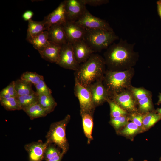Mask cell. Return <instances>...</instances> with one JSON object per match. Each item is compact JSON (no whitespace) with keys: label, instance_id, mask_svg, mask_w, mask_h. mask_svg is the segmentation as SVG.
<instances>
[{"label":"cell","instance_id":"cell-23","mask_svg":"<svg viewBox=\"0 0 161 161\" xmlns=\"http://www.w3.org/2000/svg\"><path fill=\"white\" fill-rule=\"evenodd\" d=\"M38 103L48 114L52 112L57 106L52 94L38 95Z\"/></svg>","mask_w":161,"mask_h":161},{"label":"cell","instance_id":"cell-37","mask_svg":"<svg viewBox=\"0 0 161 161\" xmlns=\"http://www.w3.org/2000/svg\"><path fill=\"white\" fill-rule=\"evenodd\" d=\"M85 5L92 6H99L109 2V0H82Z\"/></svg>","mask_w":161,"mask_h":161},{"label":"cell","instance_id":"cell-4","mask_svg":"<svg viewBox=\"0 0 161 161\" xmlns=\"http://www.w3.org/2000/svg\"><path fill=\"white\" fill-rule=\"evenodd\" d=\"M83 40L94 52H100L107 49L116 40L119 39L114 30L103 29H86Z\"/></svg>","mask_w":161,"mask_h":161},{"label":"cell","instance_id":"cell-33","mask_svg":"<svg viewBox=\"0 0 161 161\" xmlns=\"http://www.w3.org/2000/svg\"><path fill=\"white\" fill-rule=\"evenodd\" d=\"M17 97L18 95L15 88L14 81L11 82L0 92V99Z\"/></svg>","mask_w":161,"mask_h":161},{"label":"cell","instance_id":"cell-42","mask_svg":"<svg viewBox=\"0 0 161 161\" xmlns=\"http://www.w3.org/2000/svg\"><path fill=\"white\" fill-rule=\"evenodd\" d=\"M155 111L156 113L161 115V108H157Z\"/></svg>","mask_w":161,"mask_h":161},{"label":"cell","instance_id":"cell-26","mask_svg":"<svg viewBox=\"0 0 161 161\" xmlns=\"http://www.w3.org/2000/svg\"><path fill=\"white\" fill-rule=\"evenodd\" d=\"M137 112L144 114L155 111L152 97H148L137 101Z\"/></svg>","mask_w":161,"mask_h":161},{"label":"cell","instance_id":"cell-8","mask_svg":"<svg viewBox=\"0 0 161 161\" xmlns=\"http://www.w3.org/2000/svg\"><path fill=\"white\" fill-rule=\"evenodd\" d=\"M75 22L85 29H103L113 30L106 20L95 17L87 10Z\"/></svg>","mask_w":161,"mask_h":161},{"label":"cell","instance_id":"cell-17","mask_svg":"<svg viewBox=\"0 0 161 161\" xmlns=\"http://www.w3.org/2000/svg\"><path fill=\"white\" fill-rule=\"evenodd\" d=\"M47 31L49 41L61 45L68 42L63 25H52Z\"/></svg>","mask_w":161,"mask_h":161},{"label":"cell","instance_id":"cell-43","mask_svg":"<svg viewBox=\"0 0 161 161\" xmlns=\"http://www.w3.org/2000/svg\"><path fill=\"white\" fill-rule=\"evenodd\" d=\"M157 6L161 8V0L158 1L157 2Z\"/></svg>","mask_w":161,"mask_h":161},{"label":"cell","instance_id":"cell-9","mask_svg":"<svg viewBox=\"0 0 161 161\" xmlns=\"http://www.w3.org/2000/svg\"><path fill=\"white\" fill-rule=\"evenodd\" d=\"M109 98L129 114L137 112V101L129 89L112 95Z\"/></svg>","mask_w":161,"mask_h":161},{"label":"cell","instance_id":"cell-31","mask_svg":"<svg viewBox=\"0 0 161 161\" xmlns=\"http://www.w3.org/2000/svg\"><path fill=\"white\" fill-rule=\"evenodd\" d=\"M129 121L128 115L110 118L109 123L116 132L124 127Z\"/></svg>","mask_w":161,"mask_h":161},{"label":"cell","instance_id":"cell-12","mask_svg":"<svg viewBox=\"0 0 161 161\" xmlns=\"http://www.w3.org/2000/svg\"><path fill=\"white\" fill-rule=\"evenodd\" d=\"M90 91L93 102L97 107L107 102L109 95L103 83V79L98 80L87 87Z\"/></svg>","mask_w":161,"mask_h":161},{"label":"cell","instance_id":"cell-24","mask_svg":"<svg viewBox=\"0 0 161 161\" xmlns=\"http://www.w3.org/2000/svg\"><path fill=\"white\" fill-rule=\"evenodd\" d=\"M47 30L43 21H35L31 19L28 21L27 38L31 37Z\"/></svg>","mask_w":161,"mask_h":161},{"label":"cell","instance_id":"cell-45","mask_svg":"<svg viewBox=\"0 0 161 161\" xmlns=\"http://www.w3.org/2000/svg\"><path fill=\"white\" fill-rule=\"evenodd\" d=\"M140 161H148L147 160H143Z\"/></svg>","mask_w":161,"mask_h":161},{"label":"cell","instance_id":"cell-38","mask_svg":"<svg viewBox=\"0 0 161 161\" xmlns=\"http://www.w3.org/2000/svg\"><path fill=\"white\" fill-rule=\"evenodd\" d=\"M34 14L33 12L30 10L25 11L23 14L22 17L23 19L25 21H28L32 19Z\"/></svg>","mask_w":161,"mask_h":161},{"label":"cell","instance_id":"cell-30","mask_svg":"<svg viewBox=\"0 0 161 161\" xmlns=\"http://www.w3.org/2000/svg\"><path fill=\"white\" fill-rule=\"evenodd\" d=\"M129 89L137 101L152 96L151 91L143 87H136L132 86Z\"/></svg>","mask_w":161,"mask_h":161},{"label":"cell","instance_id":"cell-29","mask_svg":"<svg viewBox=\"0 0 161 161\" xmlns=\"http://www.w3.org/2000/svg\"><path fill=\"white\" fill-rule=\"evenodd\" d=\"M110 109V118L128 115L129 113L114 101L109 99L107 100Z\"/></svg>","mask_w":161,"mask_h":161},{"label":"cell","instance_id":"cell-36","mask_svg":"<svg viewBox=\"0 0 161 161\" xmlns=\"http://www.w3.org/2000/svg\"><path fill=\"white\" fill-rule=\"evenodd\" d=\"M143 114L136 112L129 114L128 117L129 121L134 123L142 129L143 131Z\"/></svg>","mask_w":161,"mask_h":161},{"label":"cell","instance_id":"cell-5","mask_svg":"<svg viewBox=\"0 0 161 161\" xmlns=\"http://www.w3.org/2000/svg\"><path fill=\"white\" fill-rule=\"evenodd\" d=\"M70 119V115L67 114L62 120L52 123L46 136V141L49 144L53 143L57 146L64 154L69 148L66 129Z\"/></svg>","mask_w":161,"mask_h":161},{"label":"cell","instance_id":"cell-7","mask_svg":"<svg viewBox=\"0 0 161 161\" xmlns=\"http://www.w3.org/2000/svg\"><path fill=\"white\" fill-rule=\"evenodd\" d=\"M64 68L75 71L80 64L75 58L72 44L67 42L61 46L59 59L56 64Z\"/></svg>","mask_w":161,"mask_h":161},{"label":"cell","instance_id":"cell-34","mask_svg":"<svg viewBox=\"0 0 161 161\" xmlns=\"http://www.w3.org/2000/svg\"><path fill=\"white\" fill-rule=\"evenodd\" d=\"M59 148H56L52 144H49L45 152L44 158L45 160L50 159L60 154L62 152Z\"/></svg>","mask_w":161,"mask_h":161},{"label":"cell","instance_id":"cell-19","mask_svg":"<svg viewBox=\"0 0 161 161\" xmlns=\"http://www.w3.org/2000/svg\"><path fill=\"white\" fill-rule=\"evenodd\" d=\"M26 39L38 52L42 50L50 43L47 30L34 36L27 38Z\"/></svg>","mask_w":161,"mask_h":161},{"label":"cell","instance_id":"cell-15","mask_svg":"<svg viewBox=\"0 0 161 161\" xmlns=\"http://www.w3.org/2000/svg\"><path fill=\"white\" fill-rule=\"evenodd\" d=\"M72 45L75 58L80 64L86 61L95 53L83 40Z\"/></svg>","mask_w":161,"mask_h":161},{"label":"cell","instance_id":"cell-25","mask_svg":"<svg viewBox=\"0 0 161 161\" xmlns=\"http://www.w3.org/2000/svg\"><path fill=\"white\" fill-rule=\"evenodd\" d=\"M15 81V88L18 96L28 95L34 93L32 85L30 83L20 78Z\"/></svg>","mask_w":161,"mask_h":161},{"label":"cell","instance_id":"cell-27","mask_svg":"<svg viewBox=\"0 0 161 161\" xmlns=\"http://www.w3.org/2000/svg\"><path fill=\"white\" fill-rule=\"evenodd\" d=\"M38 95L35 92L32 94L18 96L16 97L23 110L30 106L38 102Z\"/></svg>","mask_w":161,"mask_h":161},{"label":"cell","instance_id":"cell-44","mask_svg":"<svg viewBox=\"0 0 161 161\" xmlns=\"http://www.w3.org/2000/svg\"><path fill=\"white\" fill-rule=\"evenodd\" d=\"M127 161H135L134 159L133 158H131L129 159Z\"/></svg>","mask_w":161,"mask_h":161},{"label":"cell","instance_id":"cell-14","mask_svg":"<svg viewBox=\"0 0 161 161\" xmlns=\"http://www.w3.org/2000/svg\"><path fill=\"white\" fill-rule=\"evenodd\" d=\"M42 21L47 30L52 25L64 24L67 21L64 1L53 11L46 16Z\"/></svg>","mask_w":161,"mask_h":161},{"label":"cell","instance_id":"cell-46","mask_svg":"<svg viewBox=\"0 0 161 161\" xmlns=\"http://www.w3.org/2000/svg\"><path fill=\"white\" fill-rule=\"evenodd\" d=\"M159 161H161V157H160V159H159Z\"/></svg>","mask_w":161,"mask_h":161},{"label":"cell","instance_id":"cell-11","mask_svg":"<svg viewBox=\"0 0 161 161\" xmlns=\"http://www.w3.org/2000/svg\"><path fill=\"white\" fill-rule=\"evenodd\" d=\"M49 145L46 141L44 143L41 140L26 144L24 148L28 154V161H42Z\"/></svg>","mask_w":161,"mask_h":161},{"label":"cell","instance_id":"cell-35","mask_svg":"<svg viewBox=\"0 0 161 161\" xmlns=\"http://www.w3.org/2000/svg\"><path fill=\"white\" fill-rule=\"evenodd\" d=\"M34 86L36 89V92L38 95L52 94V90L46 85L44 79L41 80Z\"/></svg>","mask_w":161,"mask_h":161},{"label":"cell","instance_id":"cell-28","mask_svg":"<svg viewBox=\"0 0 161 161\" xmlns=\"http://www.w3.org/2000/svg\"><path fill=\"white\" fill-rule=\"evenodd\" d=\"M0 103L1 105L7 111L22 110L16 97L1 99Z\"/></svg>","mask_w":161,"mask_h":161},{"label":"cell","instance_id":"cell-3","mask_svg":"<svg viewBox=\"0 0 161 161\" xmlns=\"http://www.w3.org/2000/svg\"><path fill=\"white\" fill-rule=\"evenodd\" d=\"M134 73V68L122 71L106 69L103 78V83L109 93V97L129 89L132 86L131 82Z\"/></svg>","mask_w":161,"mask_h":161},{"label":"cell","instance_id":"cell-13","mask_svg":"<svg viewBox=\"0 0 161 161\" xmlns=\"http://www.w3.org/2000/svg\"><path fill=\"white\" fill-rule=\"evenodd\" d=\"M63 26L68 43L72 44L83 39L86 30L75 22L66 21Z\"/></svg>","mask_w":161,"mask_h":161},{"label":"cell","instance_id":"cell-18","mask_svg":"<svg viewBox=\"0 0 161 161\" xmlns=\"http://www.w3.org/2000/svg\"><path fill=\"white\" fill-rule=\"evenodd\" d=\"M142 129L134 123L129 121L124 127L116 132L117 134L133 141L137 134L143 133Z\"/></svg>","mask_w":161,"mask_h":161},{"label":"cell","instance_id":"cell-40","mask_svg":"<svg viewBox=\"0 0 161 161\" xmlns=\"http://www.w3.org/2000/svg\"><path fill=\"white\" fill-rule=\"evenodd\" d=\"M158 100L156 104L159 105L161 104V93H160L158 96Z\"/></svg>","mask_w":161,"mask_h":161},{"label":"cell","instance_id":"cell-1","mask_svg":"<svg viewBox=\"0 0 161 161\" xmlns=\"http://www.w3.org/2000/svg\"><path fill=\"white\" fill-rule=\"evenodd\" d=\"M135 45L121 38L110 45L103 54L107 70L122 71L133 68L139 58V53L134 50Z\"/></svg>","mask_w":161,"mask_h":161},{"label":"cell","instance_id":"cell-32","mask_svg":"<svg viewBox=\"0 0 161 161\" xmlns=\"http://www.w3.org/2000/svg\"><path fill=\"white\" fill-rule=\"evenodd\" d=\"M20 79L35 85L41 80L44 79V77L35 72L27 71L22 74Z\"/></svg>","mask_w":161,"mask_h":161},{"label":"cell","instance_id":"cell-20","mask_svg":"<svg viewBox=\"0 0 161 161\" xmlns=\"http://www.w3.org/2000/svg\"><path fill=\"white\" fill-rule=\"evenodd\" d=\"M83 123V132L87 139V143L89 144L93 140L92 135L93 126V115L88 113H80Z\"/></svg>","mask_w":161,"mask_h":161},{"label":"cell","instance_id":"cell-10","mask_svg":"<svg viewBox=\"0 0 161 161\" xmlns=\"http://www.w3.org/2000/svg\"><path fill=\"white\" fill-rule=\"evenodd\" d=\"M67 21L75 22L87 10L82 0L64 1Z\"/></svg>","mask_w":161,"mask_h":161},{"label":"cell","instance_id":"cell-22","mask_svg":"<svg viewBox=\"0 0 161 161\" xmlns=\"http://www.w3.org/2000/svg\"><path fill=\"white\" fill-rule=\"evenodd\" d=\"M161 120V115L155 111L143 114V133L148 131Z\"/></svg>","mask_w":161,"mask_h":161},{"label":"cell","instance_id":"cell-2","mask_svg":"<svg viewBox=\"0 0 161 161\" xmlns=\"http://www.w3.org/2000/svg\"><path fill=\"white\" fill-rule=\"evenodd\" d=\"M106 67L104 58L93 53L86 61L80 64L78 70L75 71V79L87 88L95 82L103 79Z\"/></svg>","mask_w":161,"mask_h":161},{"label":"cell","instance_id":"cell-21","mask_svg":"<svg viewBox=\"0 0 161 161\" xmlns=\"http://www.w3.org/2000/svg\"><path fill=\"white\" fill-rule=\"evenodd\" d=\"M31 120L45 117L48 114L38 103H34L23 110Z\"/></svg>","mask_w":161,"mask_h":161},{"label":"cell","instance_id":"cell-39","mask_svg":"<svg viewBox=\"0 0 161 161\" xmlns=\"http://www.w3.org/2000/svg\"><path fill=\"white\" fill-rule=\"evenodd\" d=\"M64 154L62 152L60 154L50 159L45 160V161H61Z\"/></svg>","mask_w":161,"mask_h":161},{"label":"cell","instance_id":"cell-41","mask_svg":"<svg viewBox=\"0 0 161 161\" xmlns=\"http://www.w3.org/2000/svg\"><path fill=\"white\" fill-rule=\"evenodd\" d=\"M157 10L158 14L161 20V8L157 6Z\"/></svg>","mask_w":161,"mask_h":161},{"label":"cell","instance_id":"cell-16","mask_svg":"<svg viewBox=\"0 0 161 161\" xmlns=\"http://www.w3.org/2000/svg\"><path fill=\"white\" fill-rule=\"evenodd\" d=\"M61 46L50 41L48 45L38 52L43 59L56 64L59 59Z\"/></svg>","mask_w":161,"mask_h":161},{"label":"cell","instance_id":"cell-6","mask_svg":"<svg viewBox=\"0 0 161 161\" xmlns=\"http://www.w3.org/2000/svg\"><path fill=\"white\" fill-rule=\"evenodd\" d=\"M74 92L79 102L80 113L86 112L93 115L96 107L89 89L81 85L75 79Z\"/></svg>","mask_w":161,"mask_h":161}]
</instances>
